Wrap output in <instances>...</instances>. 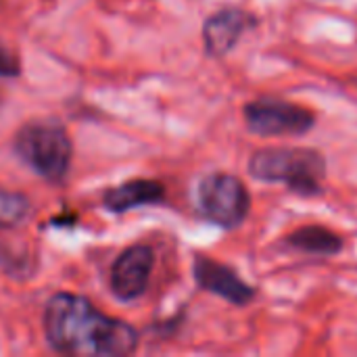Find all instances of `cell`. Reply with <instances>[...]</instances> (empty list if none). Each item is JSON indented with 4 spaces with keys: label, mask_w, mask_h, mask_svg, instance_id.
I'll return each instance as SVG.
<instances>
[{
    "label": "cell",
    "mask_w": 357,
    "mask_h": 357,
    "mask_svg": "<svg viewBox=\"0 0 357 357\" xmlns=\"http://www.w3.org/2000/svg\"><path fill=\"white\" fill-rule=\"evenodd\" d=\"M44 333L50 347L67 356L121 357L138 345L136 331L94 310L77 295H54L44 312Z\"/></svg>",
    "instance_id": "1"
},
{
    "label": "cell",
    "mask_w": 357,
    "mask_h": 357,
    "mask_svg": "<svg viewBox=\"0 0 357 357\" xmlns=\"http://www.w3.org/2000/svg\"><path fill=\"white\" fill-rule=\"evenodd\" d=\"M253 178L264 182H280L301 195H318L326 163L320 153L307 149H264L249 161Z\"/></svg>",
    "instance_id": "2"
},
{
    "label": "cell",
    "mask_w": 357,
    "mask_h": 357,
    "mask_svg": "<svg viewBox=\"0 0 357 357\" xmlns=\"http://www.w3.org/2000/svg\"><path fill=\"white\" fill-rule=\"evenodd\" d=\"M15 153L38 176L59 182L71 165V140L61 123L31 121L15 134Z\"/></svg>",
    "instance_id": "3"
},
{
    "label": "cell",
    "mask_w": 357,
    "mask_h": 357,
    "mask_svg": "<svg viewBox=\"0 0 357 357\" xmlns=\"http://www.w3.org/2000/svg\"><path fill=\"white\" fill-rule=\"evenodd\" d=\"M199 207L209 222L222 228H236L249 213L251 197L238 178L211 174L199 184Z\"/></svg>",
    "instance_id": "4"
},
{
    "label": "cell",
    "mask_w": 357,
    "mask_h": 357,
    "mask_svg": "<svg viewBox=\"0 0 357 357\" xmlns=\"http://www.w3.org/2000/svg\"><path fill=\"white\" fill-rule=\"evenodd\" d=\"M245 121L259 136H299L312 130L314 115L284 100H255L245 107Z\"/></svg>",
    "instance_id": "5"
},
{
    "label": "cell",
    "mask_w": 357,
    "mask_h": 357,
    "mask_svg": "<svg viewBox=\"0 0 357 357\" xmlns=\"http://www.w3.org/2000/svg\"><path fill=\"white\" fill-rule=\"evenodd\" d=\"M153 270V251L146 245L126 249L111 270V291L121 301H134L144 295Z\"/></svg>",
    "instance_id": "6"
},
{
    "label": "cell",
    "mask_w": 357,
    "mask_h": 357,
    "mask_svg": "<svg viewBox=\"0 0 357 357\" xmlns=\"http://www.w3.org/2000/svg\"><path fill=\"white\" fill-rule=\"evenodd\" d=\"M195 280L201 289L220 295L222 299L234 303V305H247L253 301L255 291L245 284L230 268L209 259V257H197L195 259Z\"/></svg>",
    "instance_id": "7"
},
{
    "label": "cell",
    "mask_w": 357,
    "mask_h": 357,
    "mask_svg": "<svg viewBox=\"0 0 357 357\" xmlns=\"http://www.w3.org/2000/svg\"><path fill=\"white\" fill-rule=\"evenodd\" d=\"M251 21L253 19L238 8H226L209 17L203 29L207 52H211L213 56L226 54L238 42V38L243 36V31L249 27Z\"/></svg>",
    "instance_id": "8"
},
{
    "label": "cell",
    "mask_w": 357,
    "mask_h": 357,
    "mask_svg": "<svg viewBox=\"0 0 357 357\" xmlns=\"http://www.w3.org/2000/svg\"><path fill=\"white\" fill-rule=\"evenodd\" d=\"M165 199V188L163 184L155 180H132L126 182L117 188H111L105 197L102 203L109 211L113 213H123L142 205H157Z\"/></svg>",
    "instance_id": "9"
},
{
    "label": "cell",
    "mask_w": 357,
    "mask_h": 357,
    "mask_svg": "<svg viewBox=\"0 0 357 357\" xmlns=\"http://www.w3.org/2000/svg\"><path fill=\"white\" fill-rule=\"evenodd\" d=\"M289 243L305 253H318V255H335L343 247V241L335 232H331L322 226L299 228L297 232H293L289 236Z\"/></svg>",
    "instance_id": "10"
},
{
    "label": "cell",
    "mask_w": 357,
    "mask_h": 357,
    "mask_svg": "<svg viewBox=\"0 0 357 357\" xmlns=\"http://www.w3.org/2000/svg\"><path fill=\"white\" fill-rule=\"evenodd\" d=\"M29 211L31 203L25 195L0 190V230L19 226L23 220H27Z\"/></svg>",
    "instance_id": "11"
},
{
    "label": "cell",
    "mask_w": 357,
    "mask_h": 357,
    "mask_svg": "<svg viewBox=\"0 0 357 357\" xmlns=\"http://www.w3.org/2000/svg\"><path fill=\"white\" fill-rule=\"evenodd\" d=\"M19 59L0 44V77H15L19 75Z\"/></svg>",
    "instance_id": "12"
}]
</instances>
